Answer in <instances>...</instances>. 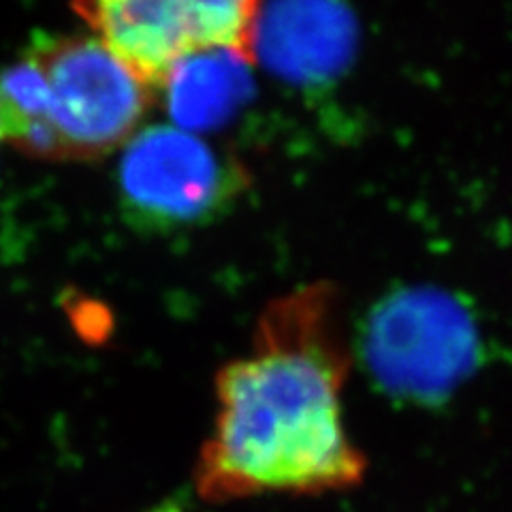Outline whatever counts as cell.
Here are the masks:
<instances>
[{
    "label": "cell",
    "mask_w": 512,
    "mask_h": 512,
    "mask_svg": "<svg viewBox=\"0 0 512 512\" xmlns=\"http://www.w3.org/2000/svg\"><path fill=\"white\" fill-rule=\"evenodd\" d=\"M350 350L327 282L276 297L248 355L216 376V416L195 466L205 504L357 487L367 459L344 423Z\"/></svg>",
    "instance_id": "6da1fadb"
},
{
    "label": "cell",
    "mask_w": 512,
    "mask_h": 512,
    "mask_svg": "<svg viewBox=\"0 0 512 512\" xmlns=\"http://www.w3.org/2000/svg\"><path fill=\"white\" fill-rule=\"evenodd\" d=\"M22 54L41 73L62 163H90L124 148L158 101V90L92 35L39 32Z\"/></svg>",
    "instance_id": "7a4b0ae2"
},
{
    "label": "cell",
    "mask_w": 512,
    "mask_h": 512,
    "mask_svg": "<svg viewBox=\"0 0 512 512\" xmlns=\"http://www.w3.org/2000/svg\"><path fill=\"white\" fill-rule=\"evenodd\" d=\"M250 182L237 156L184 128L152 124L122 148L120 210L137 231L195 229L233 210Z\"/></svg>",
    "instance_id": "3957f363"
},
{
    "label": "cell",
    "mask_w": 512,
    "mask_h": 512,
    "mask_svg": "<svg viewBox=\"0 0 512 512\" xmlns=\"http://www.w3.org/2000/svg\"><path fill=\"white\" fill-rule=\"evenodd\" d=\"M361 355L382 389L431 402L474 370L478 329L468 308L442 288H399L367 314Z\"/></svg>",
    "instance_id": "277c9868"
},
{
    "label": "cell",
    "mask_w": 512,
    "mask_h": 512,
    "mask_svg": "<svg viewBox=\"0 0 512 512\" xmlns=\"http://www.w3.org/2000/svg\"><path fill=\"white\" fill-rule=\"evenodd\" d=\"M90 35L160 88L175 64L231 50L256 62L263 0H71Z\"/></svg>",
    "instance_id": "5b68a950"
},
{
    "label": "cell",
    "mask_w": 512,
    "mask_h": 512,
    "mask_svg": "<svg viewBox=\"0 0 512 512\" xmlns=\"http://www.w3.org/2000/svg\"><path fill=\"white\" fill-rule=\"evenodd\" d=\"M357 45V15L346 0H274L261 9L254 54L291 82L325 84L350 67Z\"/></svg>",
    "instance_id": "8992f818"
},
{
    "label": "cell",
    "mask_w": 512,
    "mask_h": 512,
    "mask_svg": "<svg viewBox=\"0 0 512 512\" xmlns=\"http://www.w3.org/2000/svg\"><path fill=\"white\" fill-rule=\"evenodd\" d=\"M252 67V58L231 50L190 56L175 64L158 88V99H165L173 126L190 133L212 131L250 99Z\"/></svg>",
    "instance_id": "52a82bcc"
},
{
    "label": "cell",
    "mask_w": 512,
    "mask_h": 512,
    "mask_svg": "<svg viewBox=\"0 0 512 512\" xmlns=\"http://www.w3.org/2000/svg\"><path fill=\"white\" fill-rule=\"evenodd\" d=\"M148 512H210L205 508V502L199 500L197 495H173L163 502H158Z\"/></svg>",
    "instance_id": "ba28073f"
}]
</instances>
